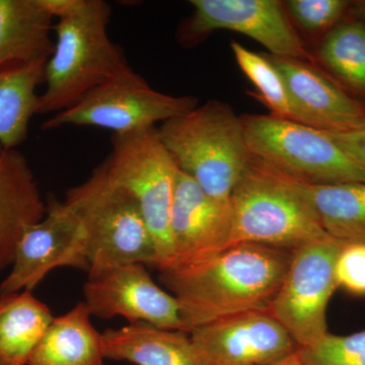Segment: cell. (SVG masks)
I'll use <instances>...</instances> for the list:
<instances>
[{"mask_svg":"<svg viewBox=\"0 0 365 365\" xmlns=\"http://www.w3.org/2000/svg\"><path fill=\"white\" fill-rule=\"evenodd\" d=\"M195 365H268L299 346L268 311L247 312L189 333Z\"/></svg>","mask_w":365,"mask_h":365,"instance_id":"obj_12","label":"cell"},{"mask_svg":"<svg viewBox=\"0 0 365 365\" xmlns=\"http://www.w3.org/2000/svg\"><path fill=\"white\" fill-rule=\"evenodd\" d=\"M265 55L287 83L297 123L327 133L365 128V106L346 93L317 64Z\"/></svg>","mask_w":365,"mask_h":365,"instance_id":"obj_15","label":"cell"},{"mask_svg":"<svg viewBox=\"0 0 365 365\" xmlns=\"http://www.w3.org/2000/svg\"><path fill=\"white\" fill-rule=\"evenodd\" d=\"M46 62L0 66V145L16 150L25 143L37 114V88L45 81Z\"/></svg>","mask_w":365,"mask_h":365,"instance_id":"obj_22","label":"cell"},{"mask_svg":"<svg viewBox=\"0 0 365 365\" xmlns=\"http://www.w3.org/2000/svg\"><path fill=\"white\" fill-rule=\"evenodd\" d=\"M198 106L193 96H170L151 88L135 71L127 72L86 93L78 103L52 115L44 130L64 126L98 127L113 134L153 128Z\"/></svg>","mask_w":365,"mask_h":365,"instance_id":"obj_8","label":"cell"},{"mask_svg":"<svg viewBox=\"0 0 365 365\" xmlns=\"http://www.w3.org/2000/svg\"><path fill=\"white\" fill-rule=\"evenodd\" d=\"M327 133V132H326ZM336 143L365 167V128L347 133H327Z\"/></svg>","mask_w":365,"mask_h":365,"instance_id":"obj_28","label":"cell"},{"mask_svg":"<svg viewBox=\"0 0 365 365\" xmlns=\"http://www.w3.org/2000/svg\"><path fill=\"white\" fill-rule=\"evenodd\" d=\"M112 151L104 160L113 181L135 200L150 228L158 271L172 264L170 216L180 170L158 135L157 127L113 134Z\"/></svg>","mask_w":365,"mask_h":365,"instance_id":"obj_6","label":"cell"},{"mask_svg":"<svg viewBox=\"0 0 365 365\" xmlns=\"http://www.w3.org/2000/svg\"><path fill=\"white\" fill-rule=\"evenodd\" d=\"M111 14L104 0H86L81 11L54 25V51L46 62L37 114L64 111L93 88L132 71L122 48L110 39Z\"/></svg>","mask_w":365,"mask_h":365,"instance_id":"obj_2","label":"cell"},{"mask_svg":"<svg viewBox=\"0 0 365 365\" xmlns=\"http://www.w3.org/2000/svg\"><path fill=\"white\" fill-rule=\"evenodd\" d=\"M230 203L232 245L251 242L294 251L329 237L317 222L295 180L252 155Z\"/></svg>","mask_w":365,"mask_h":365,"instance_id":"obj_5","label":"cell"},{"mask_svg":"<svg viewBox=\"0 0 365 365\" xmlns=\"http://www.w3.org/2000/svg\"><path fill=\"white\" fill-rule=\"evenodd\" d=\"M232 234L230 200L207 195L180 170L170 216L173 259L168 269L192 265L220 253L232 246Z\"/></svg>","mask_w":365,"mask_h":365,"instance_id":"obj_14","label":"cell"},{"mask_svg":"<svg viewBox=\"0 0 365 365\" xmlns=\"http://www.w3.org/2000/svg\"><path fill=\"white\" fill-rule=\"evenodd\" d=\"M46 13L57 21L66 20L81 11L86 0H38Z\"/></svg>","mask_w":365,"mask_h":365,"instance_id":"obj_29","label":"cell"},{"mask_svg":"<svg viewBox=\"0 0 365 365\" xmlns=\"http://www.w3.org/2000/svg\"><path fill=\"white\" fill-rule=\"evenodd\" d=\"M193 13L178 29V41L193 47L218 30L242 34L273 56L314 63L313 53L278 0H191Z\"/></svg>","mask_w":365,"mask_h":365,"instance_id":"obj_10","label":"cell"},{"mask_svg":"<svg viewBox=\"0 0 365 365\" xmlns=\"http://www.w3.org/2000/svg\"><path fill=\"white\" fill-rule=\"evenodd\" d=\"M71 267L88 272L83 223L64 202L50 199L44 217L26 228L16 246L11 272L0 295L32 292L52 270Z\"/></svg>","mask_w":365,"mask_h":365,"instance_id":"obj_11","label":"cell"},{"mask_svg":"<svg viewBox=\"0 0 365 365\" xmlns=\"http://www.w3.org/2000/svg\"><path fill=\"white\" fill-rule=\"evenodd\" d=\"M53 319L32 292L0 295V365H28Z\"/></svg>","mask_w":365,"mask_h":365,"instance_id":"obj_23","label":"cell"},{"mask_svg":"<svg viewBox=\"0 0 365 365\" xmlns=\"http://www.w3.org/2000/svg\"><path fill=\"white\" fill-rule=\"evenodd\" d=\"M294 251L242 242L205 260L160 271L158 280L176 297L182 331L247 312L268 311Z\"/></svg>","mask_w":365,"mask_h":365,"instance_id":"obj_1","label":"cell"},{"mask_svg":"<svg viewBox=\"0 0 365 365\" xmlns=\"http://www.w3.org/2000/svg\"><path fill=\"white\" fill-rule=\"evenodd\" d=\"M230 48L242 73L256 88V91L250 93L251 97L266 106L272 116L295 122L287 83L265 53L251 51L237 41L230 43Z\"/></svg>","mask_w":365,"mask_h":365,"instance_id":"obj_24","label":"cell"},{"mask_svg":"<svg viewBox=\"0 0 365 365\" xmlns=\"http://www.w3.org/2000/svg\"><path fill=\"white\" fill-rule=\"evenodd\" d=\"M53 28L38 0H0V66L47 62L54 51Z\"/></svg>","mask_w":365,"mask_h":365,"instance_id":"obj_19","label":"cell"},{"mask_svg":"<svg viewBox=\"0 0 365 365\" xmlns=\"http://www.w3.org/2000/svg\"><path fill=\"white\" fill-rule=\"evenodd\" d=\"M352 1L347 0H287L283 2L294 26L317 43L345 18Z\"/></svg>","mask_w":365,"mask_h":365,"instance_id":"obj_25","label":"cell"},{"mask_svg":"<svg viewBox=\"0 0 365 365\" xmlns=\"http://www.w3.org/2000/svg\"><path fill=\"white\" fill-rule=\"evenodd\" d=\"M106 359L136 365H195L189 333L137 322L102 333Z\"/></svg>","mask_w":365,"mask_h":365,"instance_id":"obj_17","label":"cell"},{"mask_svg":"<svg viewBox=\"0 0 365 365\" xmlns=\"http://www.w3.org/2000/svg\"><path fill=\"white\" fill-rule=\"evenodd\" d=\"M344 244L331 237L294 250L292 262L268 312L299 348L322 339L328 331L327 309L338 289L335 267Z\"/></svg>","mask_w":365,"mask_h":365,"instance_id":"obj_9","label":"cell"},{"mask_svg":"<svg viewBox=\"0 0 365 365\" xmlns=\"http://www.w3.org/2000/svg\"><path fill=\"white\" fill-rule=\"evenodd\" d=\"M252 157L309 185L365 182V167L326 132L274 117L242 115Z\"/></svg>","mask_w":365,"mask_h":365,"instance_id":"obj_7","label":"cell"},{"mask_svg":"<svg viewBox=\"0 0 365 365\" xmlns=\"http://www.w3.org/2000/svg\"><path fill=\"white\" fill-rule=\"evenodd\" d=\"M338 287L355 297H365V246L344 245L335 267Z\"/></svg>","mask_w":365,"mask_h":365,"instance_id":"obj_27","label":"cell"},{"mask_svg":"<svg viewBox=\"0 0 365 365\" xmlns=\"http://www.w3.org/2000/svg\"><path fill=\"white\" fill-rule=\"evenodd\" d=\"M178 168L207 195L230 201L251 160L241 116L227 103L208 101L158 128Z\"/></svg>","mask_w":365,"mask_h":365,"instance_id":"obj_3","label":"cell"},{"mask_svg":"<svg viewBox=\"0 0 365 365\" xmlns=\"http://www.w3.org/2000/svg\"><path fill=\"white\" fill-rule=\"evenodd\" d=\"M85 302L53 319L28 365H105L102 333Z\"/></svg>","mask_w":365,"mask_h":365,"instance_id":"obj_18","label":"cell"},{"mask_svg":"<svg viewBox=\"0 0 365 365\" xmlns=\"http://www.w3.org/2000/svg\"><path fill=\"white\" fill-rule=\"evenodd\" d=\"M83 294L91 316L123 317L130 323L182 331L176 297L158 287L143 263L117 266L88 278Z\"/></svg>","mask_w":365,"mask_h":365,"instance_id":"obj_13","label":"cell"},{"mask_svg":"<svg viewBox=\"0 0 365 365\" xmlns=\"http://www.w3.org/2000/svg\"><path fill=\"white\" fill-rule=\"evenodd\" d=\"M64 204L83 223L88 247V278L117 266L157 265V249L133 198L98 165L90 178L66 193Z\"/></svg>","mask_w":365,"mask_h":365,"instance_id":"obj_4","label":"cell"},{"mask_svg":"<svg viewBox=\"0 0 365 365\" xmlns=\"http://www.w3.org/2000/svg\"><path fill=\"white\" fill-rule=\"evenodd\" d=\"M314 64L365 106V23L348 11L321 38L313 52Z\"/></svg>","mask_w":365,"mask_h":365,"instance_id":"obj_21","label":"cell"},{"mask_svg":"<svg viewBox=\"0 0 365 365\" xmlns=\"http://www.w3.org/2000/svg\"><path fill=\"white\" fill-rule=\"evenodd\" d=\"M297 189L322 230L344 245L365 246V182L309 185Z\"/></svg>","mask_w":365,"mask_h":365,"instance_id":"obj_20","label":"cell"},{"mask_svg":"<svg viewBox=\"0 0 365 365\" xmlns=\"http://www.w3.org/2000/svg\"><path fill=\"white\" fill-rule=\"evenodd\" d=\"M297 352L306 365H365V330L346 336L328 332Z\"/></svg>","mask_w":365,"mask_h":365,"instance_id":"obj_26","label":"cell"},{"mask_svg":"<svg viewBox=\"0 0 365 365\" xmlns=\"http://www.w3.org/2000/svg\"><path fill=\"white\" fill-rule=\"evenodd\" d=\"M350 13L365 23V0L352 1L351 6H350Z\"/></svg>","mask_w":365,"mask_h":365,"instance_id":"obj_30","label":"cell"},{"mask_svg":"<svg viewBox=\"0 0 365 365\" xmlns=\"http://www.w3.org/2000/svg\"><path fill=\"white\" fill-rule=\"evenodd\" d=\"M268 365H306L302 361V359H300L299 352H295L294 354L290 355V356L287 357V359H283L279 360V361L274 362V364H268Z\"/></svg>","mask_w":365,"mask_h":365,"instance_id":"obj_31","label":"cell"},{"mask_svg":"<svg viewBox=\"0 0 365 365\" xmlns=\"http://www.w3.org/2000/svg\"><path fill=\"white\" fill-rule=\"evenodd\" d=\"M46 204L33 170L16 150L0 145V273L13 265L26 228L40 222Z\"/></svg>","mask_w":365,"mask_h":365,"instance_id":"obj_16","label":"cell"}]
</instances>
